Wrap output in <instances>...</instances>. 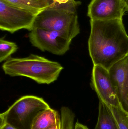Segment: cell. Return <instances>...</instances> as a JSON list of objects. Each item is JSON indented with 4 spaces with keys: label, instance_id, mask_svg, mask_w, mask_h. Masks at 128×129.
<instances>
[{
    "label": "cell",
    "instance_id": "obj_1",
    "mask_svg": "<svg viewBox=\"0 0 128 129\" xmlns=\"http://www.w3.org/2000/svg\"><path fill=\"white\" fill-rule=\"evenodd\" d=\"M89 55L94 65L109 70L128 55V35L122 19H90Z\"/></svg>",
    "mask_w": 128,
    "mask_h": 129
},
{
    "label": "cell",
    "instance_id": "obj_2",
    "mask_svg": "<svg viewBox=\"0 0 128 129\" xmlns=\"http://www.w3.org/2000/svg\"><path fill=\"white\" fill-rule=\"evenodd\" d=\"M81 4L75 0L64 4L53 1L37 16L33 28L56 31L72 41L80 33L77 9Z\"/></svg>",
    "mask_w": 128,
    "mask_h": 129
},
{
    "label": "cell",
    "instance_id": "obj_3",
    "mask_svg": "<svg viewBox=\"0 0 128 129\" xmlns=\"http://www.w3.org/2000/svg\"><path fill=\"white\" fill-rule=\"evenodd\" d=\"M6 75L28 77L40 84L49 85L58 79L64 67L58 62L31 54L25 58L11 57L2 64Z\"/></svg>",
    "mask_w": 128,
    "mask_h": 129
},
{
    "label": "cell",
    "instance_id": "obj_4",
    "mask_svg": "<svg viewBox=\"0 0 128 129\" xmlns=\"http://www.w3.org/2000/svg\"><path fill=\"white\" fill-rule=\"evenodd\" d=\"M50 107L42 98L22 96L0 115L1 121L17 129H32L33 123L42 111Z\"/></svg>",
    "mask_w": 128,
    "mask_h": 129
},
{
    "label": "cell",
    "instance_id": "obj_5",
    "mask_svg": "<svg viewBox=\"0 0 128 129\" xmlns=\"http://www.w3.org/2000/svg\"><path fill=\"white\" fill-rule=\"evenodd\" d=\"M40 13L25 10L0 0V29L11 33L25 29L31 31Z\"/></svg>",
    "mask_w": 128,
    "mask_h": 129
},
{
    "label": "cell",
    "instance_id": "obj_6",
    "mask_svg": "<svg viewBox=\"0 0 128 129\" xmlns=\"http://www.w3.org/2000/svg\"><path fill=\"white\" fill-rule=\"evenodd\" d=\"M28 37L33 47L58 56L64 55L70 50L72 41L56 31L38 28H33Z\"/></svg>",
    "mask_w": 128,
    "mask_h": 129
},
{
    "label": "cell",
    "instance_id": "obj_7",
    "mask_svg": "<svg viewBox=\"0 0 128 129\" xmlns=\"http://www.w3.org/2000/svg\"><path fill=\"white\" fill-rule=\"evenodd\" d=\"M92 83L100 100L108 106L121 107L108 70L99 65H94Z\"/></svg>",
    "mask_w": 128,
    "mask_h": 129
},
{
    "label": "cell",
    "instance_id": "obj_8",
    "mask_svg": "<svg viewBox=\"0 0 128 129\" xmlns=\"http://www.w3.org/2000/svg\"><path fill=\"white\" fill-rule=\"evenodd\" d=\"M125 11L123 0H91L87 16L95 20L122 19Z\"/></svg>",
    "mask_w": 128,
    "mask_h": 129
},
{
    "label": "cell",
    "instance_id": "obj_9",
    "mask_svg": "<svg viewBox=\"0 0 128 129\" xmlns=\"http://www.w3.org/2000/svg\"><path fill=\"white\" fill-rule=\"evenodd\" d=\"M121 108L128 113V55L109 70Z\"/></svg>",
    "mask_w": 128,
    "mask_h": 129
},
{
    "label": "cell",
    "instance_id": "obj_10",
    "mask_svg": "<svg viewBox=\"0 0 128 129\" xmlns=\"http://www.w3.org/2000/svg\"><path fill=\"white\" fill-rule=\"evenodd\" d=\"M58 111L50 107L41 112L35 120L32 129H50L61 126Z\"/></svg>",
    "mask_w": 128,
    "mask_h": 129
},
{
    "label": "cell",
    "instance_id": "obj_11",
    "mask_svg": "<svg viewBox=\"0 0 128 129\" xmlns=\"http://www.w3.org/2000/svg\"><path fill=\"white\" fill-rule=\"evenodd\" d=\"M94 129H118L109 106L100 100L98 119Z\"/></svg>",
    "mask_w": 128,
    "mask_h": 129
},
{
    "label": "cell",
    "instance_id": "obj_12",
    "mask_svg": "<svg viewBox=\"0 0 128 129\" xmlns=\"http://www.w3.org/2000/svg\"><path fill=\"white\" fill-rule=\"evenodd\" d=\"M15 7L36 13H40L50 4L42 0H3Z\"/></svg>",
    "mask_w": 128,
    "mask_h": 129
},
{
    "label": "cell",
    "instance_id": "obj_13",
    "mask_svg": "<svg viewBox=\"0 0 128 129\" xmlns=\"http://www.w3.org/2000/svg\"><path fill=\"white\" fill-rule=\"evenodd\" d=\"M18 47L16 43L5 40L4 38L0 39V62L6 61L11 55L16 52Z\"/></svg>",
    "mask_w": 128,
    "mask_h": 129
},
{
    "label": "cell",
    "instance_id": "obj_14",
    "mask_svg": "<svg viewBox=\"0 0 128 129\" xmlns=\"http://www.w3.org/2000/svg\"><path fill=\"white\" fill-rule=\"evenodd\" d=\"M109 106L118 129H128V113L121 107Z\"/></svg>",
    "mask_w": 128,
    "mask_h": 129
},
{
    "label": "cell",
    "instance_id": "obj_15",
    "mask_svg": "<svg viewBox=\"0 0 128 129\" xmlns=\"http://www.w3.org/2000/svg\"><path fill=\"white\" fill-rule=\"evenodd\" d=\"M75 114L67 107L61 109V129H74Z\"/></svg>",
    "mask_w": 128,
    "mask_h": 129
},
{
    "label": "cell",
    "instance_id": "obj_16",
    "mask_svg": "<svg viewBox=\"0 0 128 129\" xmlns=\"http://www.w3.org/2000/svg\"><path fill=\"white\" fill-rule=\"evenodd\" d=\"M0 129H17L5 122L1 121Z\"/></svg>",
    "mask_w": 128,
    "mask_h": 129
},
{
    "label": "cell",
    "instance_id": "obj_17",
    "mask_svg": "<svg viewBox=\"0 0 128 129\" xmlns=\"http://www.w3.org/2000/svg\"><path fill=\"white\" fill-rule=\"evenodd\" d=\"M74 129H89L86 126L78 122H76L75 126Z\"/></svg>",
    "mask_w": 128,
    "mask_h": 129
},
{
    "label": "cell",
    "instance_id": "obj_18",
    "mask_svg": "<svg viewBox=\"0 0 128 129\" xmlns=\"http://www.w3.org/2000/svg\"><path fill=\"white\" fill-rule=\"evenodd\" d=\"M125 7V11H128V0H123Z\"/></svg>",
    "mask_w": 128,
    "mask_h": 129
},
{
    "label": "cell",
    "instance_id": "obj_19",
    "mask_svg": "<svg viewBox=\"0 0 128 129\" xmlns=\"http://www.w3.org/2000/svg\"><path fill=\"white\" fill-rule=\"evenodd\" d=\"M60 4H64V3H66L69 1V0H54Z\"/></svg>",
    "mask_w": 128,
    "mask_h": 129
},
{
    "label": "cell",
    "instance_id": "obj_20",
    "mask_svg": "<svg viewBox=\"0 0 128 129\" xmlns=\"http://www.w3.org/2000/svg\"><path fill=\"white\" fill-rule=\"evenodd\" d=\"M42 1H44L46 2L47 3H49L50 4L53 2L54 0H42Z\"/></svg>",
    "mask_w": 128,
    "mask_h": 129
},
{
    "label": "cell",
    "instance_id": "obj_21",
    "mask_svg": "<svg viewBox=\"0 0 128 129\" xmlns=\"http://www.w3.org/2000/svg\"><path fill=\"white\" fill-rule=\"evenodd\" d=\"M50 129H61V126L60 127H54Z\"/></svg>",
    "mask_w": 128,
    "mask_h": 129
}]
</instances>
